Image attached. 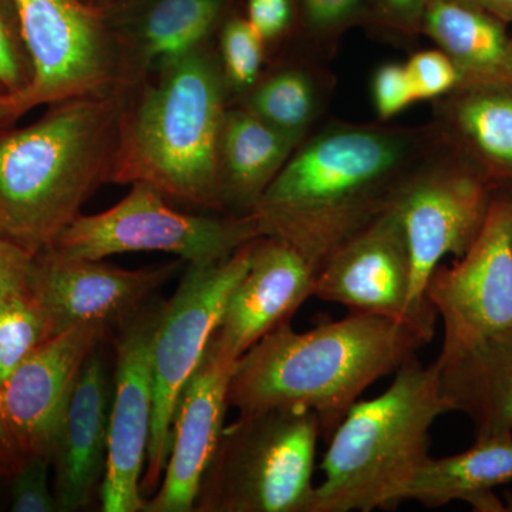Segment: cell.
Returning a JSON list of instances; mask_svg holds the SVG:
<instances>
[{
  "mask_svg": "<svg viewBox=\"0 0 512 512\" xmlns=\"http://www.w3.org/2000/svg\"><path fill=\"white\" fill-rule=\"evenodd\" d=\"M427 2L429 0H376V5L387 26L404 35H416L423 28Z\"/></svg>",
  "mask_w": 512,
  "mask_h": 512,
  "instance_id": "obj_34",
  "label": "cell"
},
{
  "mask_svg": "<svg viewBox=\"0 0 512 512\" xmlns=\"http://www.w3.org/2000/svg\"><path fill=\"white\" fill-rule=\"evenodd\" d=\"M323 106L319 79L303 69L272 74L254 90L245 109L286 136L301 141Z\"/></svg>",
  "mask_w": 512,
  "mask_h": 512,
  "instance_id": "obj_26",
  "label": "cell"
},
{
  "mask_svg": "<svg viewBox=\"0 0 512 512\" xmlns=\"http://www.w3.org/2000/svg\"><path fill=\"white\" fill-rule=\"evenodd\" d=\"M15 249V245L9 244V242L0 238V275H2L3 268H5L6 262H8Z\"/></svg>",
  "mask_w": 512,
  "mask_h": 512,
  "instance_id": "obj_38",
  "label": "cell"
},
{
  "mask_svg": "<svg viewBox=\"0 0 512 512\" xmlns=\"http://www.w3.org/2000/svg\"><path fill=\"white\" fill-rule=\"evenodd\" d=\"M500 20H512V0H468Z\"/></svg>",
  "mask_w": 512,
  "mask_h": 512,
  "instance_id": "obj_37",
  "label": "cell"
},
{
  "mask_svg": "<svg viewBox=\"0 0 512 512\" xmlns=\"http://www.w3.org/2000/svg\"><path fill=\"white\" fill-rule=\"evenodd\" d=\"M430 342L412 326L349 313L308 332L282 323L235 363L228 404L239 414L298 407L316 414L329 440L377 380L393 375Z\"/></svg>",
  "mask_w": 512,
  "mask_h": 512,
  "instance_id": "obj_2",
  "label": "cell"
},
{
  "mask_svg": "<svg viewBox=\"0 0 512 512\" xmlns=\"http://www.w3.org/2000/svg\"><path fill=\"white\" fill-rule=\"evenodd\" d=\"M184 264L183 259L153 268L121 269L103 259L63 258L40 252L29 264V284L50 339L80 325L114 332L136 315Z\"/></svg>",
  "mask_w": 512,
  "mask_h": 512,
  "instance_id": "obj_14",
  "label": "cell"
},
{
  "mask_svg": "<svg viewBox=\"0 0 512 512\" xmlns=\"http://www.w3.org/2000/svg\"><path fill=\"white\" fill-rule=\"evenodd\" d=\"M33 64L13 0H0V87L18 97L28 90Z\"/></svg>",
  "mask_w": 512,
  "mask_h": 512,
  "instance_id": "obj_28",
  "label": "cell"
},
{
  "mask_svg": "<svg viewBox=\"0 0 512 512\" xmlns=\"http://www.w3.org/2000/svg\"><path fill=\"white\" fill-rule=\"evenodd\" d=\"M406 69L417 101L441 99L461 84L456 66L440 49L414 53L406 63Z\"/></svg>",
  "mask_w": 512,
  "mask_h": 512,
  "instance_id": "obj_30",
  "label": "cell"
},
{
  "mask_svg": "<svg viewBox=\"0 0 512 512\" xmlns=\"http://www.w3.org/2000/svg\"><path fill=\"white\" fill-rule=\"evenodd\" d=\"M222 72L237 92L254 86L264 63V39L245 19H234L225 25L221 35Z\"/></svg>",
  "mask_w": 512,
  "mask_h": 512,
  "instance_id": "obj_27",
  "label": "cell"
},
{
  "mask_svg": "<svg viewBox=\"0 0 512 512\" xmlns=\"http://www.w3.org/2000/svg\"><path fill=\"white\" fill-rule=\"evenodd\" d=\"M164 308L165 301L156 296L113 332L109 454L100 485L104 512H143L146 505L140 484L153 420L154 340Z\"/></svg>",
  "mask_w": 512,
  "mask_h": 512,
  "instance_id": "obj_12",
  "label": "cell"
},
{
  "mask_svg": "<svg viewBox=\"0 0 512 512\" xmlns=\"http://www.w3.org/2000/svg\"><path fill=\"white\" fill-rule=\"evenodd\" d=\"M252 244L254 239L220 264L188 265L173 298L165 302L154 340L153 420L140 484L146 500L156 494L170 458L178 397L220 325L232 289L247 272Z\"/></svg>",
  "mask_w": 512,
  "mask_h": 512,
  "instance_id": "obj_9",
  "label": "cell"
},
{
  "mask_svg": "<svg viewBox=\"0 0 512 512\" xmlns=\"http://www.w3.org/2000/svg\"><path fill=\"white\" fill-rule=\"evenodd\" d=\"M258 237L251 214H184L173 210L156 188L136 183L109 210L80 214L45 251L94 261L127 252L158 251L178 256L188 265L205 266L227 261Z\"/></svg>",
  "mask_w": 512,
  "mask_h": 512,
  "instance_id": "obj_7",
  "label": "cell"
},
{
  "mask_svg": "<svg viewBox=\"0 0 512 512\" xmlns=\"http://www.w3.org/2000/svg\"><path fill=\"white\" fill-rule=\"evenodd\" d=\"M298 143L247 109L228 111L221 144L225 212L249 214Z\"/></svg>",
  "mask_w": 512,
  "mask_h": 512,
  "instance_id": "obj_22",
  "label": "cell"
},
{
  "mask_svg": "<svg viewBox=\"0 0 512 512\" xmlns=\"http://www.w3.org/2000/svg\"><path fill=\"white\" fill-rule=\"evenodd\" d=\"M448 413L436 363H404L389 389L350 407L329 439L311 512L393 510L429 458L430 429Z\"/></svg>",
  "mask_w": 512,
  "mask_h": 512,
  "instance_id": "obj_5",
  "label": "cell"
},
{
  "mask_svg": "<svg viewBox=\"0 0 512 512\" xmlns=\"http://www.w3.org/2000/svg\"><path fill=\"white\" fill-rule=\"evenodd\" d=\"M512 481V434L481 437L456 456L427 458L402 493L404 501L440 508L464 501L474 511L501 512L494 488Z\"/></svg>",
  "mask_w": 512,
  "mask_h": 512,
  "instance_id": "obj_21",
  "label": "cell"
},
{
  "mask_svg": "<svg viewBox=\"0 0 512 512\" xmlns=\"http://www.w3.org/2000/svg\"><path fill=\"white\" fill-rule=\"evenodd\" d=\"M372 97L380 120L392 119L416 103L406 64L386 63L380 66L373 76Z\"/></svg>",
  "mask_w": 512,
  "mask_h": 512,
  "instance_id": "obj_31",
  "label": "cell"
},
{
  "mask_svg": "<svg viewBox=\"0 0 512 512\" xmlns=\"http://www.w3.org/2000/svg\"><path fill=\"white\" fill-rule=\"evenodd\" d=\"M426 298L443 320L440 355L512 328V183L495 192L466 254L434 269Z\"/></svg>",
  "mask_w": 512,
  "mask_h": 512,
  "instance_id": "obj_11",
  "label": "cell"
},
{
  "mask_svg": "<svg viewBox=\"0 0 512 512\" xmlns=\"http://www.w3.org/2000/svg\"><path fill=\"white\" fill-rule=\"evenodd\" d=\"M22 117L16 104L15 96L0 87V134L15 127L16 121Z\"/></svg>",
  "mask_w": 512,
  "mask_h": 512,
  "instance_id": "obj_36",
  "label": "cell"
},
{
  "mask_svg": "<svg viewBox=\"0 0 512 512\" xmlns=\"http://www.w3.org/2000/svg\"><path fill=\"white\" fill-rule=\"evenodd\" d=\"M248 10V22L264 42L282 35L291 20L289 0H249Z\"/></svg>",
  "mask_w": 512,
  "mask_h": 512,
  "instance_id": "obj_33",
  "label": "cell"
},
{
  "mask_svg": "<svg viewBox=\"0 0 512 512\" xmlns=\"http://www.w3.org/2000/svg\"><path fill=\"white\" fill-rule=\"evenodd\" d=\"M434 363L448 413L466 414L476 439L512 434V328Z\"/></svg>",
  "mask_w": 512,
  "mask_h": 512,
  "instance_id": "obj_19",
  "label": "cell"
},
{
  "mask_svg": "<svg viewBox=\"0 0 512 512\" xmlns=\"http://www.w3.org/2000/svg\"><path fill=\"white\" fill-rule=\"evenodd\" d=\"M503 184L444 134L404 181L387 211L403 229L412 262L413 302L421 311L434 312L426 298L434 269L444 256L466 254Z\"/></svg>",
  "mask_w": 512,
  "mask_h": 512,
  "instance_id": "obj_8",
  "label": "cell"
},
{
  "mask_svg": "<svg viewBox=\"0 0 512 512\" xmlns=\"http://www.w3.org/2000/svg\"><path fill=\"white\" fill-rule=\"evenodd\" d=\"M32 255L16 248L0 275V383L50 339L45 316L29 284Z\"/></svg>",
  "mask_w": 512,
  "mask_h": 512,
  "instance_id": "obj_24",
  "label": "cell"
},
{
  "mask_svg": "<svg viewBox=\"0 0 512 512\" xmlns=\"http://www.w3.org/2000/svg\"><path fill=\"white\" fill-rule=\"evenodd\" d=\"M23 461L25 457L20 453L6 420L2 383H0V476L12 477L22 466Z\"/></svg>",
  "mask_w": 512,
  "mask_h": 512,
  "instance_id": "obj_35",
  "label": "cell"
},
{
  "mask_svg": "<svg viewBox=\"0 0 512 512\" xmlns=\"http://www.w3.org/2000/svg\"><path fill=\"white\" fill-rule=\"evenodd\" d=\"M316 414L298 407L239 414L222 431L195 512H311Z\"/></svg>",
  "mask_w": 512,
  "mask_h": 512,
  "instance_id": "obj_6",
  "label": "cell"
},
{
  "mask_svg": "<svg viewBox=\"0 0 512 512\" xmlns=\"http://www.w3.org/2000/svg\"><path fill=\"white\" fill-rule=\"evenodd\" d=\"M421 32L456 66L458 89L512 90V39L503 20L468 0H429Z\"/></svg>",
  "mask_w": 512,
  "mask_h": 512,
  "instance_id": "obj_20",
  "label": "cell"
},
{
  "mask_svg": "<svg viewBox=\"0 0 512 512\" xmlns=\"http://www.w3.org/2000/svg\"><path fill=\"white\" fill-rule=\"evenodd\" d=\"M52 458L45 456L26 457L19 470L13 474L10 510L15 512L59 511L55 493L50 488L49 474Z\"/></svg>",
  "mask_w": 512,
  "mask_h": 512,
  "instance_id": "obj_29",
  "label": "cell"
},
{
  "mask_svg": "<svg viewBox=\"0 0 512 512\" xmlns=\"http://www.w3.org/2000/svg\"><path fill=\"white\" fill-rule=\"evenodd\" d=\"M101 346L84 363L53 450V493L62 512L92 503L106 473L113 380Z\"/></svg>",
  "mask_w": 512,
  "mask_h": 512,
  "instance_id": "obj_18",
  "label": "cell"
},
{
  "mask_svg": "<svg viewBox=\"0 0 512 512\" xmlns=\"http://www.w3.org/2000/svg\"><path fill=\"white\" fill-rule=\"evenodd\" d=\"M443 138L439 126L335 124L293 151L249 214L259 237L284 239L318 269L389 210Z\"/></svg>",
  "mask_w": 512,
  "mask_h": 512,
  "instance_id": "obj_1",
  "label": "cell"
},
{
  "mask_svg": "<svg viewBox=\"0 0 512 512\" xmlns=\"http://www.w3.org/2000/svg\"><path fill=\"white\" fill-rule=\"evenodd\" d=\"M316 269L295 247L275 237L254 239L251 261L232 289L215 336L239 359L315 295Z\"/></svg>",
  "mask_w": 512,
  "mask_h": 512,
  "instance_id": "obj_17",
  "label": "cell"
},
{
  "mask_svg": "<svg viewBox=\"0 0 512 512\" xmlns=\"http://www.w3.org/2000/svg\"><path fill=\"white\" fill-rule=\"evenodd\" d=\"M13 2L33 64L32 83L15 97L22 116L119 87L123 60L99 13L80 0Z\"/></svg>",
  "mask_w": 512,
  "mask_h": 512,
  "instance_id": "obj_10",
  "label": "cell"
},
{
  "mask_svg": "<svg viewBox=\"0 0 512 512\" xmlns=\"http://www.w3.org/2000/svg\"><path fill=\"white\" fill-rule=\"evenodd\" d=\"M221 0H160L148 13L141 33L144 66L177 59L201 47L211 32Z\"/></svg>",
  "mask_w": 512,
  "mask_h": 512,
  "instance_id": "obj_25",
  "label": "cell"
},
{
  "mask_svg": "<svg viewBox=\"0 0 512 512\" xmlns=\"http://www.w3.org/2000/svg\"><path fill=\"white\" fill-rule=\"evenodd\" d=\"M227 80L201 47L161 63L121 113L107 184H147L167 200L225 212L221 144Z\"/></svg>",
  "mask_w": 512,
  "mask_h": 512,
  "instance_id": "obj_4",
  "label": "cell"
},
{
  "mask_svg": "<svg viewBox=\"0 0 512 512\" xmlns=\"http://www.w3.org/2000/svg\"><path fill=\"white\" fill-rule=\"evenodd\" d=\"M366 0H303L306 26L319 40L335 39L360 15Z\"/></svg>",
  "mask_w": 512,
  "mask_h": 512,
  "instance_id": "obj_32",
  "label": "cell"
},
{
  "mask_svg": "<svg viewBox=\"0 0 512 512\" xmlns=\"http://www.w3.org/2000/svg\"><path fill=\"white\" fill-rule=\"evenodd\" d=\"M109 335L104 326H74L33 350L2 384L6 420L23 457H53L84 363Z\"/></svg>",
  "mask_w": 512,
  "mask_h": 512,
  "instance_id": "obj_15",
  "label": "cell"
},
{
  "mask_svg": "<svg viewBox=\"0 0 512 512\" xmlns=\"http://www.w3.org/2000/svg\"><path fill=\"white\" fill-rule=\"evenodd\" d=\"M128 87L59 101L26 127L0 134V238L45 251L107 184Z\"/></svg>",
  "mask_w": 512,
  "mask_h": 512,
  "instance_id": "obj_3",
  "label": "cell"
},
{
  "mask_svg": "<svg viewBox=\"0 0 512 512\" xmlns=\"http://www.w3.org/2000/svg\"><path fill=\"white\" fill-rule=\"evenodd\" d=\"M316 298L350 313L396 320L434 338L437 315L413 302L406 238L390 211L340 245L316 272Z\"/></svg>",
  "mask_w": 512,
  "mask_h": 512,
  "instance_id": "obj_13",
  "label": "cell"
},
{
  "mask_svg": "<svg viewBox=\"0 0 512 512\" xmlns=\"http://www.w3.org/2000/svg\"><path fill=\"white\" fill-rule=\"evenodd\" d=\"M235 363L214 333L178 397L170 458L160 487L146 500L143 512L194 511L202 477L225 429Z\"/></svg>",
  "mask_w": 512,
  "mask_h": 512,
  "instance_id": "obj_16",
  "label": "cell"
},
{
  "mask_svg": "<svg viewBox=\"0 0 512 512\" xmlns=\"http://www.w3.org/2000/svg\"><path fill=\"white\" fill-rule=\"evenodd\" d=\"M446 97L437 124L444 137L495 180L512 183V90L473 87Z\"/></svg>",
  "mask_w": 512,
  "mask_h": 512,
  "instance_id": "obj_23",
  "label": "cell"
}]
</instances>
